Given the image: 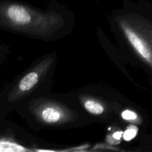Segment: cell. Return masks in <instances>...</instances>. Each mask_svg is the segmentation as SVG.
Returning a JSON list of instances; mask_svg holds the SVG:
<instances>
[{"instance_id": "1", "label": "cell", "mask_w": 152, "mask_h": 152, "mask_svg": "<svg viewBox=\"0 0 152 152\" xmlns=\"http://www.w3.org/2000/svg\"><path fill=\"white\" fill-rule=\"evenodd\" d=\"M125 31H126V34L129 42L132 43L133 47L137 50L140 55L142 56L144 59L148 60V62H152V54L151 50L147 47L146 44L144 42L143 40H142L140 37H138L132 30L129 29V28H126Z\"/></svg>"}, {"instance_id": "2", "label": "cell", "mask_w": 152, "mask_h": 152, "mask_svg": "<svg viewBox=\"0 0 152 152\" xmlns=\"http://www.w3.org/2000/svg\"><path fill=\"white\" fill-rule=\"evenodd\" d=\"M7 16L15 23L25 25L29 23L31 16L28 12L21 5L13 4L7 9Z\"/></svg>"}, {"instance_id": "3", "label": "cell", "mask_w": 152, "mask_h": 152, "mask_svg": "<svg viewBox=\"0 0 152 152\" xmlns=\"http://www.w3.org/2000/svg\"><path fill=\"white\" fill-rule=\"evenodd\" d=\"M38 82V75L37 73L31 72L27 74L19 83V88L22 91H28L32 88Z\"/></svg>"}, {"instance_id": "4", "label": "cell", "mask_w": 152, "mask_h": 152, "mask_svg": "<svg viewBox=\"0 0 152 152\" xmlns=\"http://www.w3.org/2000/svg\"><path fill=\"white\" fill-rule=\"evenodd\" d=\"M43 120L48 123H56L60 119L61 114L57 110L53 108H47L42 114Z\"/></svg>"}, {"instance_id": "5", "label": "cell", "mask_w": 152, "mask_h": 152, "mask_svg": "<svg viewBox=\"0 0 152 152\" xmlns=\"http://www.w3.org/2000/svg\"><path fill=\"white\" fill-rule=\"evenodd\" d=\"M85 107L88 111L94 114H100L103 112V107L98 102L93 100H88L85 103Z\"/></svg>"}, {"instance_id": "6", "label": "cell", "mask_w": 152, "mask_h": 152, "mask_svg": "<svg viewBox=\"0 0 152 152\" xmlns=\"http://www.w3.org/2000/svg\"><path fill=\"white\" fill-rule=\"evenodd\" d=\"M137 132V130L136 129V128H132V129H129L128 130H126L123 134V137H124L125 140L129 141L133 139L136 136Z\"/></svg>"}, {"instance_id": "7", "label": "cell", "mask_w": 152, "mask_h": 152, "mask_svg": "<svg viewBox=\"0 0 152 152\" xmlns=\"http://www.w3.org/2000/svg\"><path fill=\"white\" fill-rule=\"evenodd\" d=\"M122 117L124 120H136L137 116L133 111H131L129 110H126V111H123V114H122Z\"/></svg>"}, {"instance_id": "8", "label": "cell", "mask_w": 152, "mask_h": 152, "mask_svg": "<svg viewBox=\"0 0 152 152\" xmlns=\"http://www.w3.org/2000/svg\"><path fill=\"white\" fill-rule=\"evenodd\" d=\"M123 132H116V133L114 134V135H113V137H114V139L116 140H120V138H121L122 135H123Z\"/></svg>"}]
</instances>
